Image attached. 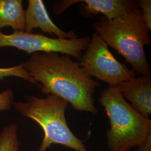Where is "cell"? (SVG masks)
I'll return each mask as SVG.
<instances>
[{
  "instance_id": "1",
  "label": "cell",
  "mask_w": 151,
  "mask_h": 151,
  "mask_svg": "<svg viewBox=\"0 0 151 151\" xmlns=\"http://www.w3.org/2000/svg\"><path fill=\"white\" fill-rule=\"evenodd\" d=\"M22 65L40 85L44 94L64 99L77 111L97 114L93 93L100 84L70 56L53 52L34 53Z\"/></svg>"
},
{
  "instance_id": "2",
  "label": "cell",
  "mask_w": 151,
  "mask_h": 151,
  "mask_svg": "<svg viewBox=\"0 0 151 151\" xmlns=\"http://www.w3.org/2000/svg\"><path fill=\"white\" fill-rule=\"evenodd\" d=\"M95 33L142 76L151 75L145 46L151 45L149 30L143 21L139 7L123 16L109 20L104 16L93 24Z\"/></svg>"
},
{
  "instance_id": "3",
  "label": "cell",
  "mask_w": 151,
  "mask_h": 151,
  "mask_svg": "<svg viewBox=\"0 0 151 151\" xmlns=\"http://www.w3.org/2000/svg\"><path fill=\"white\" fill-rule=\"evenodd\" d=\"M108 115L106 133L110 151L129 150L151 134V121L128 103L115 86L104 89L97 100Z\"/></svg>"
},
{
  "instance_id": "4",
  "label": "cell",
  "mask_w": 151,
  "mask_h": 151,
  "mask_svg": "<svg viewBox=\"0 0 151 151\" xmlns=\"http://www.w3.org/2000/svg\"><path fill=\"white\" fill-rule=\"evenodd\" d=\"M68 104L53 95L44 99L27 96L25 102L13 103L16 111L35 121L43 130V140L38 151H46L53 144L76 151H88L83 141L73 134L67 124L65 112Z\"/></svg>"
},
{
  "instance_id": "5",
  "label": "cell",
  "mask_w": 151,
  "mask_h": 151,
  "mask_svg": "<svg viewBox=\"0 0 151 151\" xmlns=\"http://www.w3.org/2000/svg\"><path fill=\"white\" fill-rule=\"evenodd\" d=\"M79 65L91 77L116 86L136 77L135 72L116 60L101 38L94 33L80 60Z\"/></svg>"
},
{
  "instance_id": "6",
  "label": "cell",
  "mask_w": 151,
  "mask_h": 151,
  "mask_svg": "<svg viewBox=\"0 0 151 151\" xmlns=\"http://www.w3.org/2000/svg\"><path fill=\"white\" fill-rule=\"evenodd\" d=\"M90 40V38L88 37L61 39L22 31H15L9 35L0 31V48L14 47L31 54L58 53L73 57L79 60Z\"/></svg>"
},
{
  "instance_id": "7",
  "label": "cell",
  "mask_w": 151,
  "mask_h": 151,
  "mask_svg": "<svg viewBox=\"0 0 151 151\" xmlns=\"http://www.w3.org/2000/svg\"><path fill=\"white\" fill-rule=\"evenodd\" d=\"M78 2L85 4V5L80 6L82 16L90 17L101 14L109 20L138 7L137 1L133 0H66L57 2L56 8L62 14L70 6Z\"/></svg>"
},
{
  "instance_id": "8",
  "label": "cell",
  "mask_w": 151,
  "mask_h": 151,
  "mask_svg": "<svg viewBox=\"0 0 151 151\" xmlns=\"http://www.w3.org/2000/svg\"><path fill=\"white\" fill-rule=\"evenodd\" d=\"M37 28L52 35H55L57 38L61 39H75L78 36L72 31L65 32L52 22L43 1L29 0L27 9L25 10L24 32L32 33L33 30Z\"/></svg>"
},
{
  "instance_id": "9",
  "label": "cell",
  "mask_w": 151,
  "mask_h": 151,
  "mask_svg": "<svg viewBox=\"0 0 151 151\" xmlns=\"http://www.w3.org/2000/svg\"><path fill=\"white\" fill-rule=\"evenodd\" d=\"M124 99L144 116L151 114V76H142L116 86Z\"/></svg>"
},
{
  "instance_id": "10",
  "label": "cell",
  "mask_w": 151,
  "mask_h": 151,
  "mask_svg": "<svg viewBox=\"0 0 151 151\" xmlns=\"http://www.w3.org/2000/svg\"><path fill=\"white\" fill-rule=\"evenodd\" d=\"M10 27L24 32L25 10L22 0H0V29Z\"/></svg>"
},
{
  "instance_id": "11",
  "label": "cell",
  "mask_w": 151,
  "mask_h": 151,
  "mask_svg": "<svg viewBox=\"0 0 151 151\" xmlns=\"http://www.w3.org/2000/svg\"><path fill=\"white\" fill-rule=\"evenodd\" d=\"M17 127L11 124L3 128L0 133V151H20Z\"/></svg>"
},
{
  "instance_id": "12",
  "label": "cell",
  "mask_w": 151,
  "mask_h": 151,
  "mask_svg": "<svg viewBox=\"0 0 151 151\" xmlns=\"http://www.w3.org/2000/svg\"><path fill=\"white\" fill-rule=\"evenodd\" d=\"M11 76L20 78L39 87H41L40 85L27 73L22 64L10 68H0V80Z\"/></svg>"
},
{
  "instance_id": "13",
  "label": "cell",
  "mask_w": 151,
  "mask_h": 151,
  "mask_svg": "<svg viewBox=\"0 0 151 151\" xmlns=\"http://www.w3.org/2000/svg\"><path fill=\"white\" fill-rule=\"evenodd\" d=\"M138 7L141 8V13L143 21L149 31L151 30V1L139 0L137 1Z\"/></svg>"
},
{
  "instance_id": "14",
  "label": "cell",
  "mask_w": 151,
  "mask_h": 151,
  "mask_svg": "<svg viewBox=\"0 0 151 151\" xmlns=\"http://www.w3.org/2000/svg\"><path fill=\"white\" fill-rule=\"evenodd\" d=\"M14 93L11 89H7L0 93V111H9L14 103Z\"/></svg>"
},
{
  "instance_id": "15",
  "label": "cell",
  "mask_w": 151,
  "mask_h": 151,
  "mask_svg": "<svg viewBox=\"0 0 151 151\" xmlns=\"http://www.w3.org/2000/svg\"><path fill=\"white\" fill-rule=\"evenodd\" d=\"M137 147L136 151H151V134L148 135Z\"/></svg>"
},
{
  "instance_id": "16",
  "label": "cell",
  "mask_w": 151,
  "mask_h": 151,
  "mask_svg": "<svg viewBox=\"0 0 151 151\" xmlns=\"http://www.w3.org/2000/svg\"><path fill=\"white\" fill-rule=\"evenodd\" d=\"M128 150H119V151H127Z\"/></svg>"
},
{
  "instance_id": "17",
  "label": "cell",
  "mask_w": 151,
  "mask_h": 151,
  "mask_svg": "<svg viewBox=\"0 0 151 151\" xmlns=\"http://www.w3.org/2000/svg\"><path fill=\"white\" fill-rule=\"evenodd\" d=\"M130 151L129 150H128V151Z\"/></svg>"
}]
</instances>
